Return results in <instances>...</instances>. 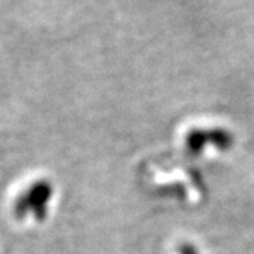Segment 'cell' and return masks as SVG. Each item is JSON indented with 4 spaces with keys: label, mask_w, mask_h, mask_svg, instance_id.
I'll return each instance as SVG.
<instances>
[{
    "label": "cell",
    "mask_w": 254,
    "mask_h": 254,
    "mask_svg": "<svg viewBox=\"0 0 254 254\" xmlns=\"http://www.w3.org/2000/svg\"><path fill=\"white\" fill-rule=\"evenodd\" d=\"M53 196L54 187L48 180H31L16 192L11 200V213L18 222L41 223L50 213Z\"/></svg>",
    "instance_id": "1"
},
{
    "label": "cell",
    "mask_w": 254,
    "mask_h": 254,
    "mask_svg": "<svg viewBox=\"0 0 254 254\" xmlns=\"http://www.w3.org/2000/svg\"><path fill=\"white\" fill-rule=\"evenodd\" d=\"M182 254H196V252H195L192 247H185V249L182 250Z\"/></svg>",
    "instance_id": "2"
}]
</instances>
